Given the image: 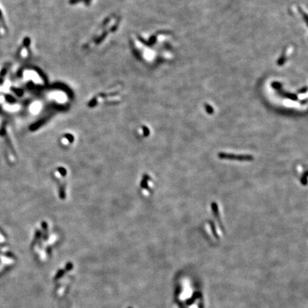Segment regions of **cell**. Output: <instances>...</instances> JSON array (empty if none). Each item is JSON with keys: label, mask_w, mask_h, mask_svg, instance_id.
Returning <instances> with one entry per match:
<instances>
[{"label": "cell", "mask_w": 308, "mask_h": 308, "mask_svg": "<svg viewBox=\"0 0 308 308\" xmlns=\"http://www.w3.org/2000/svg\"><path fill=\"white\" fill-rule=\"evenodd\" d=\"M120 18L118 16H111L106 19L102 24L99 25L98 29L94 32L92 37L89 39V41L86 44L89 48L97 47L98 45L105 41L106 38L115 32L118 28Z\"/></svg>", "instance_id": "cell-1"}, {"label": "cell", "mask_w": 308, "mask_h": 308, "mask_svg": "<svg viewBox=\"0 0 308 308\" xmlns=\"http://www.w3.org/2000/svg\"><path fill=\"white\" fill-rule=\"evenodd\" d=\"M91 0H70L69 1V3L72 4H78V3L81 2V3H84V4H90Z\"/></svg>", "instance_id": "cell-2"}]
</instances>
